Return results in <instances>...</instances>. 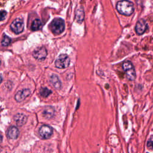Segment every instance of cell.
<instances>
[{
	"label": "cell",
	"instance_id": "cell-5",
	"mask_svg": "<svg viewBox=\"0 0 153 153\" xmlns=\"http://www.w3.org/2000/svg\"><path fill=\"white\" fill-rule=\"evenodd\" d=\"M11 29L15 33H20L23 32L24 29V22L21 19H15L10 25Z\"/></svg>",
	"mask_w": 153,
	"mask_h": 153
},
{
	"label": "cell",
	"instance_id": "cell-7",
	"mask_svg": "<svg viewBox=\"0 0 153 153\" xmlns=\"http://www.w3.org/2000/svg\"><path fill=\"white\" fill-rule=\"evenodd\" d=\"M32 55L36 60H43L47 55V51L44 47H39L34 50Z\"/></svg>",
	"mask_w": 153,
	"mask_h": 153
},
{
	"label": "cell",
	"instance_id": "cell-4",
	"mask_svg": "<svg viewBox=\"0 0 153 153\" xmlns=\"http://www.w3.org/2000/svg\"><path fill=\"white\" fill-rule=\"evenodd\" d=\"M70 59L67 54H60L55 62V66L59 69H64L69 65Z\"/></svg>",
	"mask_w": 153,
	"mask_h": 153
},
{
	"label": "cell",
	"instance_id": "cell-19",
	"mask_svg": "<svg viewBox=\"0 0 153 153\" xmlns=\"http://www.w3.org/2000/svg\"><path fill=\"white\" fill-rule=\"evenodd\" d=\"M7 12L4 10H0V21L3 20L5 19L7 16Z\"/></svg>",
	"mask_w": 153,
	"mask_h": 153
},
{
	"label": "cell",
	"instance_id": "cell-16",
	"mask_svg": "<svg viewBox=\"0 0 153 153\" xmlns=\"http://www.w3.org/2000/svg\"><path fill=\"white\" fill-rule=\"evenodd\" d=\"M84 17V13L82 9H78L77 10L76 15V19L78 22H82Z\"/></svg>",
	"mask_w": 153,
	"mask_h": 153
},
{
	"label": "cell",
	"instance_id": "cell-22",
	"mask_svg": "<svg viewBox=\"0 0 153 153\" xmlns=\"http://www.w3.org/2000/svg\"><path fill=\"white\" fill-rule=\"evenodd\" d=\"M0 65H1V61H0Z\"/></svg>",
	"mask_w": 153,
	"mask_h": 153
},
{
	"label": "cell",
	"instance_id": "cell-17",
	"mask_svg": "<svg viewBox=\"0 0 153 153\" xmlns=\"http://www.w3.org/2000/svg\"><path fill=\"white\" fill-rule=\"evenodd\" d=\"M11 42V39L10 38L6 35H4L2 41H1V44L3 46H8Z\"/></svg>",
	"mask_w": 153,
	"mask_h": 153
},
{
	"label": "cell",
	"instance_id": "cell-18",
	"mask_svg": "<svg viewBox=\"0 0 153 153\" xmlns=\"http://www.w3.org/2000/svg\"><path fill=\"white\" fill-rule=\"evenodd\" d=\"M147 147L149 149H153V137H151L147 142Z\"/></svg>",
	"mask_w": 153,
	"mask_h": 153
},
{
	"label": "cell",
	"instance_id": "cell-6",
	"mask_svg": "<svg viewBox=\"0 0 153 153\" xmlns=\"http://www.w3.org/2000/svg\"><path fill=\"white\" fill-rule=\"evenodd\" d=\"M53 128L48 125L42 126L39 130V134L42 139H47L53 134Z\"/></svg>",
	"mask_w": 153,
	"mask_h": 153
},
{
	"label": "cell",
	"instance_id": "cell-8",
	"mask_svg": "<svg viewBox=\"0 0 153 153\" xmlns=\"http://www.w3.org/2000/svg\"><path fill=\"white\" fill-rule=\"evenodd\" d=\"M148 29V25L146 21L141 19L137 21L135 26V31L137 35H142Z\"/></svg>",
	"mask_w": 153,
	"mask_h": 153
},
{
	"label": "cell",
	"instance_id": "cell-12",
	"mask_svg": "<svg viewBox=\"0 0 153 153\" xmlns=\"http://www.w3.org/2000/svg\"><path fill=\"white\" fill-rule=\"evenodd\" d=\"M50 81L52 83L53 85L57 89H60L62 86V83L56 75H52L50 77Z\"/></svg>",
	"mask_w": 153,
	"mask_h": 153
},
{
	"label": "cell",
	"instance_id": "cell-20",
	"mask_svg": "<svg viewBox=\"0 0 153 153\" xmlns=\"http://www.w3.org/2000/svg\"><path fill=\"white\" fill-rule=\"evenodd\" d=\"M2 136L0 134V143L2 142Z\"/></svg>",
	"mask_w": 153,
	"mask_h": 153
},
{
	"label": "cell",
	"instance_id": "cell-9",
	"mask_svg": "<svg viewBox=\"0 0 153 153\" xmlns=\"http://www.w3.org/2000/svg\"><path fill=\"white\" fill-rule=\"evenodd\" d=\"M30 94V91L29 89H23L17 91L15 95V99L18 102H21L24 100L27 97H28Z\"/></svg>",
	"mask_w": 153,
	"mask_h": 153
},
{
	"label": "cell",
	"instance_id": "cell-10",
	"mask_svg": "<svg viewBox=\"0 0 153 153\" xmlns=\"http://www.w3.org/2000/svg\"><path fill=\"white\" fill-rule=\"evenodd\" d=\"M7 135L9 139H16L19 135V130L16 126H11L8 128L7 131Z\"/></svg>",
	"mask_w": 153,
	"mask_h": 153
},
{
	"label": "cell",
	"instance_id": "cell-11",
	"mask_svg": "<svg viewBox=\"0 0 153 153\" xmlns=\"http://www.w3.org/2000/svg\"><path fill=\"white\" fill-rule=\"evenodd\" d=\"M14 120L18 126H22L26 123L27 117L23 114L18 113L14 115Z\"/></svg>",
	"mask_w": 153,
	"mask_h": 153
},
{
	"label": "cell",
	"instance_id": "cell-15",
	"mask_svg": "<svg viewBox=\"0 0 153 153\" xmlns=\"http://www.w3.org/2000/svg\"><path fill=\"white\" fill-rule=\"evenodd\" d=\"M51 93H52L51 90H49L47 87H42L39 90V93H40L41 96L44 97H48Z\"/></svg>",
	"mask_w": 153,
	"mask_h": 153
},
{
	"label": "cell",
	"instance_id": "cell-13",
	"mask_svg": "<svg viewBox=\"0 0 153 153\" xmlns=\"http://www.w3.org/2000/svg\"><path fill=\"white\" fill-rule=\"evenodd\" d=\"M54 110L53 108V107H50V106L46 107L42 112L44 117L47 119L52 118L53 116L54 115Z\"/></svg>",
	"mask_w": 153,
	"mask_h": 153
},
{
	"label": "cell",
	"instance_id": "cell-3",
	"mask_svg": "<svg viewBox=\"0 0 153 153\" xmlns=\"http://www.w3.org/2000/svg\"><path fill=\"white\" fill-rule=\"evenodd\" d=\"M123 69L126 73L127 78L130 81H133L135 79L136 75L134 67L132 63L130 61H125L122 65Z\"/></svg>",
	"mask_w": 153,
	"mask_h": 153
},
{
	"label": "cell",
	"instance_id": "cell-14",
	"mask_svg": "<svg viewBox=\"0 0 153 153\" xmlns=\"http://www.w3.org/2000/svg\"><path fill=\"white\" fill-rule=\"evenodd\" d=\"M42 26V23L41 21L39 19H35L33 20L32 22V26H31V29L32 30H38L40 29H41Z\"/></svg>",
	"mask_w": 153,
	"mask_h": 153
},
{
	"label": "cell",
	"instance_id": "cell-21",
	"mask_svg": "<svg viewBox=\"0 0 153 153\" xmlns=\"http://www.w3.org/2000/svg\"><path fill=\"white\" fill-rule=\"evenodd\" d=\"M2 80V76L0 75V83L1 82Z\"/></svg>",
	"mask_w": 153,
	"mask_h": 153
},
{
	"label": "cell",
	"instance_id": "cell-1",
	"mask_svg": "<svg viewBox=\"0 0 153 153\" xmlns=\"http://www.w3.org/2000/svg\"><path fill=\"white\" fill-rule=\"evenodd\" d=\"M116 8L121 14L128 16H130L134 10L133 3L128 0H121L117 3Z\"/></svg>",
	"mask_w": 153,
	"mask_h": 153
},
{
	"label": "cell",
	"instance_id": "cell-2",
	"mask_svg": "<svg viewBox=\"0 0 153 153\" xmlns=\"http://www.w3.org/2000/svg\"><path fill=\"white\" fill-rule=\"evenodd\" d=\"M50 27L51 32L54 34L59 35L62 33L65 30V22L62 19L56 18L51 22Z\"/></svg>",
	"mask_w": 153,
	"mask_h": 153
}]
</instances>
